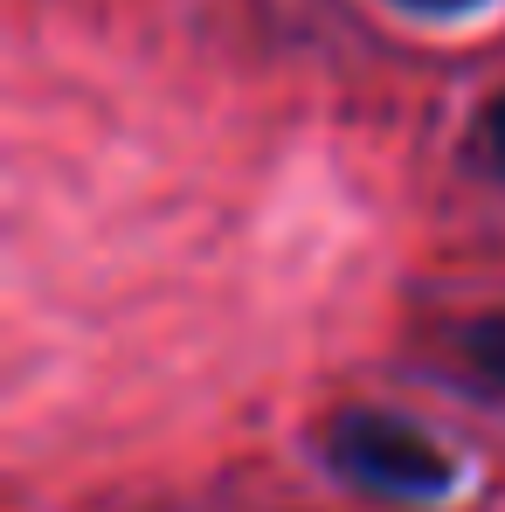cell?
Masks as SVG:
<instances>
[{
  "instance_id": "cell-4",
  "label": "cell",
  "mask_w": 505,
  "mask_h": 512,
  "mask_svg": "<svg viewBox=\"0 0 505 512\" xmlns=\"http://www.w3.org/2000/svg\"><path fill=\"white\" fill-rule=\"evenodd\" d=\"M402 7H416V14H464V7H478V0H402Z\"/></svg>"
},
{
  "instance_id": "cell-1",
  "label": "cell",
  "mask_w": 505,
  "mask_h": 512,
  "mask_svg": "<svg viewBox=\"0 0 505 512\" xmlns=\"http://www.w3.org/2000/svg\"><path fill=\"white\" fill-rule=\"evenodd\" d=\"M333 464L388 499H443L457 485V464L443 457V443L388 409H346L333 423Z\"/></svg>"
},
{
  "instance_id": "cell-3",
  "label": "cell",
  "mask_w": 505,
  "mask_h": 512,
  "mask_svg": "<svg viewBox=\"0 0 505 512\" xmlns=\"http://www.w3.org/2000/svg\"><path fill=\"white\" fill-rule=\"evenodd\" d=\"M485 160L505 173V90L492 97V111H485Z\"/></svg>"
},
{
  "instance_id": "cell-2",
  "label": "cell",
  "mask_w": 505,
  "mask_h": 512,
  "mask_svg": "<svg viewBox=\"0 0 505 512\" xmlns=\"http://www.w3.org/2000/svg\"><path fill=\"white\" fill-rule=\"evenodd\" d=\"M464 353H471V367H478L485 381H499V388H505V312L471 319V326H464Z\"/></svg>"
}]
</instances>
